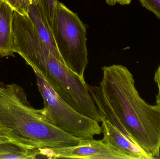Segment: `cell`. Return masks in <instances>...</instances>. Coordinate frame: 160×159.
Returning a JSON list of instances; mask_svg holds the SVG:
<instances>
[{
	"label": "cell",
	"mask_w": 160,
	"mask_h": 159,
	"mask_svg": "<svg viewBox=\"0 0 160 159\" xmlns=\"http://www.w3.org/2000/svg\"><path fill=\"white\" fill-rule=\"evenodd\" d=\"M39 156V149L23 145L12 140L0 142V159H33Z\"/></svg>",
	"instance_id": "30bf717a"
},
{
	"label": "cell",
	"mask_w": 160,
	"mask_h": 159,
	"mask_svg": "<svg viewBox=\"0 0 160 159\" xmlns=\"http://www.w3.org/2000/svg\"><path fill=\"white\" fill-rule=\"evenodd\" d=\"M0 130L9 140L38 149L77 145L81 139L61 130L31 105L25 91L0 81Z\"/></svg>",
	"instance_id": "7a4b0ae2"
},
{
	"label": "cell",
	"mask_w": 160,
	"mask_h": 159,
	"mask_svg": "<svg viewBox=\"0 0 160 159\" xmlns=\"http://www.w3.org/2000/svg\"><path fill=\"white\" fill-rule=\"evenodd\" d=\"M9 140L6 134L3 133L2 131L0 130V142L1 141H6V140Z\"/></svg>",
	"instance_id": "2e32d148"
},
{
	"label": "cell",
	"mask_w": 160,
	"mask_h": 159,
	"mask_svg": "<svg viewBox=\"0 0 160 159\" xmlns=\"http://www.w3.org/2000/svg\"><path fill=\"white\" fill-rule=\"evenodd\" d=\"M51 29L64 64L84 77L88 63L86 29L78 14L59 2Z\"/></svg>",
	"instance_id": "277c9868"
},
{
	"label": "cell",
	"mask_w": 160,
	"mask_h": 159,
	"mask_svg": "<svg viewBox=\"0 0 160 159\" xmlns=\"http://www.w3.org/2000/svg\"><path fill=\"white\" fill-rule=\"evenodd\" d=\"M9 5L14 11L24 16H28L32 0H2Z\"/></svg>",
	"instance_id": "7c38bea8"
},
{
	"label": "cell",
	"mask_w": 160,
	"mask_h": 159,
	"mask_svg": "<svg viewBox=\"0 0 160 159\" xmlns=\"http://www.w3.org/2000/svg\"><path fill=\"white\" fill-rule=\"evenodd\" d=\"M14 10L6 2L0 3V57H14L13 18Z\"/></svg>",
	"instance_id": "9c48e42d"
},
{
	"label": "cell",
	"mask_w": 160,
	"mask_h": 159,
	"mask_svg": "<svg viewBox=\"0 0 160 159\" xmlns=\"http://www.w3.org/2000/svg\"><path fill=\"white\" fill-rule=\"evenodd\" d=\"M39 156L48 159H125V157L102 141L84 139L77 145L39 149Z\"/></svg>",
	"instance_id": "8992f818"
},
{
	"label": "cell",
	"mask_w": 160,
	"mask_h": 159,
	"mask_svg": "<svg viewBox=\"0 0 160 159\" xmlns=\"http://www.w3.org/2000/svg\"><path fill=\"white\" fill-rule=\"evenodd\" d=\"M102 69L99 85H88L102 121H109L153 159L159 157L160 105L143 100L126 66L113 64Z\"/></svg>",
	"instance_id": "6da1fadb"
},
{
	"label": "cell",
	"mask_w": 160,
	"mask_h": 159,
	"mask_svg": "<svg viewBox=\"0 0 160 159\" xmlns=\"http://www.w3.org/2000/svg\"><path fill=\"white\" fill-rule=\"evenodd\" d=\"M2 0H0V3L1 2H2Z\"/></svg>",
	"instance_id": "e0dca14e"
},
{
	"label": "cell",
	"mask_w": 160,
	"mask_h": 159,
	"mask_svg": "<svg viewBox=\"0 0 160 159\" xmlns=\"http://www.w3.org/2000/svg\"><path fill=\"white\" fill-rule=\"evenodd\" d=\"M102 141L122 154L125 159H152L139 146L131 141L109 121L101 122Z\"/></svg>",
	"instance_id": "52a82bcc"
},
{
	"label": "cell",
	"mask_w": 160,
	"mask_h": 159,
	"mask_svg": "<svg viewBox=\"0 0 160 159\" xmlns=\"http://www.w3.org/2000/svg\"><path fill=\"white\" fill-rule=\"evenodd\" d=\"M37 85L43 101L41 112L45 118L67 133L77 138L93 139L102 133L99 122L89 118L66 102L38 72Z\"/></svg>",
	"instance_id": "5b68a950"
},
{
	"label": "cell",
	"mask_w": 160,
	"mask_h": 159,
	"mask_svg": "<svg viewBox=\"0 0 160 159\" xmlns=\"http://www.w3.org/2000/svg\"><path fill=\"white\" fill-rule=\"evenodd\" d=\"M28 16L32 22L41 41L46 45L51 53L64 63L57 49L51 28L38 0H32L29 7Z\"/></svg>",
	"instance_id": "ba28073f"
},
{
	"label": "cell",
	"mask_w": 160,
	"mask_h": 159,
	"mask_svg": "<svg viewBox=\"0 0 160 159\" xmlns=\"http://www.w3.org/2000/svg\"><path fill=\"white\" fill-rule=\"evenodd\" d=\"M132 0H105L106 2L110 6L115 5L117 3L122 5H129L131 3Z\"/></svg>",
	"instance_id": "9a60e30c"
},
{
	"label": "cell",
	"mask_w": 160,
	"mask_h": 159,
	"mask_svg": "<svg viewBox=\"0 0 160 159\" xmlns=\"http://www.w3.org/2000/svg\"><path fill=\"white\" fill-rule=\"evenodd\" d=\"M66 102L84 115L102 122L98 110L89 92L84 77L74 72L51 52L37 71Z\"/></svg>",
	"instance_id": "3957f363"
},
{
	"label": "cell",
	"mask_w": 160,
	"mask_h": 159,
	"mask_svg": "<svg viewBox=\"0 0 160 159\" xmlns=\"http://www.w3.org/2000/svg\"><path fill=\"white\" fill-rule=\"evenodd\" d=\"M142 6L155 14L160 20V0H139Z\"/></svg>",
	"instance_id": "4fadbf2b"
},
{
	"label": "cell",
	"mask_w": 160,
	"mask_h": 159,
	"mask_svg": "<svg viewBox=\"0 0 160 159\" xmlns=\"http://www.w3.org/2000/svg\"><path fill=\"white\" fill-rule=\"evenodd\" d=\"M41 9L52 28L53 19L56 14L58 0H38Z\"/></svg>",
	"instance_id": "8fae6325"
},
{
	"label": "cell",
	"mask_w": 160,
	"mask_h": 159,
	"mask_svg": "<svg viewBox=\"0 0 160 159\" xmlns=\"http://www.w3.org/2000/svg\"><path fill=\"white\" fill-rule=\"evenodd\" d=\"M154 79L158 88V92L156 96V102L157 105H160V65L155 72Z\"/></svg>",
	"instance_id": "5bb4252c"
}]
</instances>
